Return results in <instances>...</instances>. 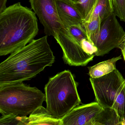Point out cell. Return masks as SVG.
Segmentation results:
<instances>
[{
    "label": "cell",
    "instance_id": "6da1fadb",
    "mask_svg": "<svg viewBox=\"0 0 125 125\" xmlns=\"http://www.w3.org/2000/svg\"><path fill=\"white\" fill-rule=\"evenodd\" d=\"M54 62L47 36L34 40L1 62L0 86L31 80Z\"/></svg>",
    "mask_w": 125,
    "mask_h": 125
},
{
    "label": "cell",
    "instance_id": "7a4b0ae2",
    "mask_svg": "<svg viewBox=\"0 0 125 125\" xmlns=\"http://www.w3.org/2000/svg\"><path fill=\"white\" fill-rule=\"evenodd\" d=\"M36 14L20 2L0 14V55L22 48L34 40L39 31Z\"/></svg>",
    "mask_w": 125,
    "mask_h": 125
},
{
    "label": "cell",
    "instance_id": "3957f363",
    "mask_svg": "<svg viewBox=\"0 0 125 125\" xmlns=\"http://www.w3.org/2000/svg\"><path fill=\"white\" fill-rule=\"evenodd\" d=\"M77 83L69 70L50 78L45 87L46 108L48 113L61 119L81 103Z\"/></svg>",
    "mask_w": 125,
    "mask_h": 125
},
{
    "label": "cell",
    "instance_id": "277c9868",
    "mask_svg": "<svg viewBox=\"0 0 125 125\" xmlns=\"http://www.w3.org/2000/svg\"><path fill=\"white\" fill-rule=\"evenodd\" d=\"M45 94L23 82L0 86V112L21 117L31 115L43 106Z\"/></svg>",
    "mask_w": 125,
    "mask_h": 125
},
{
    "label": "cell",
    "instance_id": "5b68a950",
    "mask_svg": "<svg viewBox=\"0 0 125 125\" xmlns=\"http://www.w3.org/2000/svg\"><path fill=\"white\" fill-rule=\"evenodd\" d=\"M96 101L103 108H113L125 79L116 69L108 74L90 79Z\"/></svg>",
    "mask_w": 125,
    "mask_h": 125
},
{
    "label": "cell",
    "instance_id": "8992f818",
    "mask_svg": "<svg viewBox=\"0 0 125 125\" xmlns=\"http://www.w3.org/2000/svg\"><path fill=\"white\" fill-rule=\"evenodd\" d=\"M54 38L62 49L63 59L70 66H86L93 60L95 55L84 52L81 39L71 33L65 27L56 33Z\"/></svg>",
    "mask_w": 125,
    "mask_h": 125
},
{
    "label": "cell",
    "instance_id": "52a82bcc",
    "mask_svg": "<svg viewBox=\"0 0 125 125\" xmlns=\"http://www.w3.org/2000/svg\"><path fill=\"white\" fill-rule=\"evenodd\" d=\"M113 13L101 21L100 29L95 46L96 56H103L121 44L125 37V32Z\"/></svg>",
    "mask_w": 125,
    "mask_h": 125
},
{
    "label": "cell",
    "instance_id": "ba28073f",
    "mask_svg": "<svg viewBox=\"0 0 125 125\" xmlns=\"http://www.w3.org/2000/svg\"><path fill=\"white\" fill-rule=\"evenodd\" d=\"M29 2L43 25L46 36L54 37L64 27L58 14L56 0H29Z\"/></svg>",
    "mask_w": 125,
    "mask_h": 125
},
{
    "label": "cell",
    "instance_id": "9c48e42d",
    "mask_svg": "<svg viewBox=\"0 0 125 125\" xmlns=\"http://www.w3.org/2000/svg\"><path fill=\"white\" fill-rule=\"evenodd\" d=\"M97 102L79 105L61 119L62 125H84L95 119L103 110Z\"/></svg>",
    "mask_w": 125,
    "mask_h": 125
},
{
    "label": "cell",
    "instance_id": "30bf717a",
    "mask_svg": "<svg viewBox=\"0 0 125 125\" xmlns=\"http://www.w3.org/2000/svg\"><path fill=\"white\" fill-rule=\"evenodd\" d=\"M59 17L65 28L81 25L83 19L73 3L69 0H56Z\"/></svg>",
    "mask_w": 125,
    "mask_h": 125
},
{
    "label": "cell",
    "instance_id": "8fae6325",
    "mask_svg": "<svg viewBox=\"0 0 125 125\" xmlns=\"http://www.w3.org/2000/svg\"><path fill=\"white\" fill-rule=\"evenodd\" d=\"M25 125H62L61 119L50 114L43 106L36 110L28 117Z\"/></svg>",
    "mask_w": 125,
    "mask_h": 125
},
{
    "label": "cell",
    "instance_id": "7c38bea8",
    "mask_svg": "<svg viewBox=\"0 0 125 125\" xmlns=\"http://www.w3.org/2000/svg\"><path fill=\"white\" fill-rule=\"evenodd\" d=\"M114 13L112 0H97L83 22H89L100 17L101 21Z\"/></svg>",
    "mask_w": 125,
    "mask_h": 125
},
{
    "label": "cell",
    "instance_id": "4fadbf2b",
    "mask_svg": "<svg viewBox=\"0 0 125 125\" xmlns=\"http://www.w3.org/2000/svg\"><path fill=\"white\" fill-rule=\"evenodd\" d=\"M121 56L114 57L111 59L99 62L98 64L88 67L89 75L90 78H97L110 73L116 70V63L122 59Z\"/></svg>",
    "mask_w": 125,
    "mask_h": 125
},
{
    "label": "cell",
    "instance_id": "5bb4252c",
    "mask_svg": "<svg viewBox=\"0 0 125 125\" xmlns=\"http://www.w3.org/2000/svg\"><path fill=\"white\" fill-rule=\"evenodd\" d=\"M101 22L100 17L89 22H82V26L86 33L88 40L95 46L100 33Z\"/></svg>",
    "mask_w": 125,
    "mask_h": 125
},
{
    "label": "cell",
    "instance_id": "9a60e30c",
    "mask_svg": "<svg viewBox=\"0 0 125 125\" xmlns=\"http://www.w3.org/2000/svg\"><path fill=\"white\" fill-rule=\"evenodd\" d=\"M95 119L105 125H121L119 117L112 108L103 109Z\"/></svg>",
    "mask_w": 125,
    "mask_h": 125
},
{
    "label": "cell",
    "instance_id": "2e32d148",
    "mask_svg": "<svg viewBox=\"0 0 125 125\" xmlns=\"http://www.w3.org/2000/svg\"><path fill=\"white\" fill-rule=\"evenodd\" d=\"M112 109L117 113L120 120L125 119V80Z\"/></svg>",
    "mask_w": 125,
    "mask_h": 125
},
{
    "label": "cell",
    "instance_id": "e0dca14e",
    "mask_svg": "<svg viewBox=\"0 0 125 125\" xmlns=\"http://www.w3.org/2000/svg\"><path fill=\"white\" fill-rule=\"evenodd\" d=\"M28 117L13 115H2L0 118V125H25Z\"/></svg>",
    "mask_w": 125,
    "mask_h": 125
},
{
    "label": "cell",
    "instance_id": "ac0fdd59",
    "mask_svg": "<svg viewBox=\"0 0 125 125\" xmlns=\"http://www.w3.org/2000/svg\"><path fill=\"white\" fill-rule=\"evenodd\" d=\"M97 0H79L73 5L81 15L83 20L86 17Z\"/></svg>",
    "mask_w": 125,
    "mask_h": 125
},
{
    "label": "cell",
    "instance_id": "d6986e66",
    "mask_svg": "<svg viewBox=\"0 0 125 125\" xmlns=\"http://www.w3.org/2000/svg\"><path fill=\"white\" fill-rule=\"evenodd\" d=\"M112 1L114 14L125 22V0H112Z\"/></svg>",
    "mask_w": 125,
    "mask_h": 125
},
{
    "label": "cell",
    "instance_id": "ffe728a7",
    "mask_svg": "<svg viewBox=\"0 0 125 125\" xmlns=\"http://www.w3.org/2000/svg\"><path fill=\"white\" fill-rule=\"evenodd\" d=\"M81 46L84 52L90 55H94L97 51V48L96 46L86 39H84L81 41Z\"/></svg>",
    "mask_w": 125,
    "mask_h": 125
},
{
    "label": "cell",
    "instance_id": "44dd1931",
    "mask_svg": "<svg viewBox=\"0 0 125 125\" xmlns=\"http://www.w3.org/2000/svg\"><path fill=\"white\" fill-rule=\"evenodd\" d=\"M7 0H0V14L4 11L7 7L6 6Z\"/></svg>",
    "mask_w": 125,
    "mask_h": 125
},
{
    "label": "cell",
    "instance_id": "7402d4cb",
    "mask_svg": "<svg viewBox=\"0 0 125 125\" xmlns=\"http://www.w3.org/2000/svg\"><path fill=\"white\" fill-rule=\"evenodd\" d=\"M118 48L121 50L123 58H124V60L125 61V37L122 42L118 47Z\"/></svg>",
    "mask_w": 125,
    "mask_h": 125
},
{
    "label": "cell",
    "instance_id": "603a6c76",
    "mask_svg": "<svg viewBox=\"0 0 125 125\" xmlns=\"http://www.w3.org/2000/svg\"><path fill=\"white\" fill-rule=\"evenodd\" d=\"M95 121H96L95 119L92 120L91 121H90V122H89L87 123V124L84 125H93Z\"/></svg>",
    "mask_w": 125,
    "mask_h": 125
},
{
    "label": "cell",
    "instance_id": "cb8c5ba5",
    "mask_svg": "<svg viewBox=\"0 0 125 125\" xmlns=\"http://www.w3.org/2000/svg\"><path fill=\"white\" fill-rule=\"evenodd\" d=\"M93 125H105L104 124H103L102 123L100 122H98V121H96L95 122L94 124H93Z\"/></svg>",
    "mask_w": 125,
    "mask_h": 125
},
{
    "label": "cell",
    "instance_id": "d4e9b609",
    "mask_svg": "<svg viewBox=\"0 0 125 125\" xmlns=\"http://www.w3.org/2000/svg\"><path fill=\"white\" fill-rule=\"evenodd\" d=\"M121 125H125V119L120 120Z\"/></svg>",
    "mask_w": 125,
    "mask_h": 125
},
{
    "label": "cell",
    "instance_id": "484cf974",
    "mask_svg": "<svg viewBox=\"0 0 125 125\" xmlns=\"http://www.w3.org/2000/svg\"><path fill=\"white\" fill-rule=\"evenodd\" d=\"M69 0L72 2V3H76L78 2L79 0Z\"/></svg>",
    "mask_w": 125,
    "mask_h": 125
}]
</instances>
